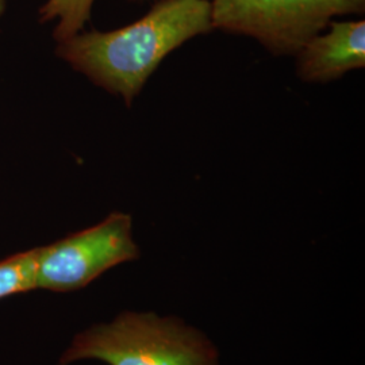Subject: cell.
Segmentation results:
<instances>
[{
  "instance_id": "cell-1",
  "label": "cell",
  "mask_w": 365,
  "mask_h": 365,
  "mask_svg": "<svg viewBox=\"0 0 365 365\" xmlns=\"http://www.w3.org/2000/svg\"><path fill=\"white\" fill-rule=\"evenodd\" d=\"M212 27L210 0H163L129 26L76 34L58 42L56 53L130 106L167 54Z\"/></svg>"
},
{
  "instance_id": "cell-2",
  "label": "cell",
  "mask_w": 365,
  "mask_h": 365,
  "mask_svg": "<svg viewBox=\"0 0 365 365\" xmlns=\"http://www.w3.org/2000/svg\"><path fill=\"white\" fill-rule=\"evenodd\" d=\"M99 360L107 365H220L209 339L182 319L125 312L78 333L57 365Z\"/></svg>"
},
{
  "instance_id": "cell-3",
  "label": "cell",
  "mask_w": 365,
  "mask_h": 365,
  "mask_svg": "<svg viewBox=\"0 0 365 365\" xmlns=\"http://www.w3.org/2000/svg\"><path fill=\"white\" fill-rule=\"evenodd\" d=\"M212 26L295 54L336 15L364 11L365 0H211Z\"/></svg>"
},
{
  "instance_id": "cell-4",
  "label": "cell",
  "mask_w": 365,
  "mask_h": 365,
  "mask_svg": "<svg viewBox=\"0 0 365 365\" xmlns=\"http://www.w3.org/2000/svg\"><path fill=\"white\" fill-rule=\"evenodd\" d=\"M138 257L130 215L111 212L88 229L38 247L37 289L78 291L108 269Z\"/></svg>"
},
{
  "instance_id": "cell-5",
  "label": "cell",
  "mask_w": 365,
  "mask_h": 365,
  "mask_svg": "<svg viewBox=\"0 0 365 365\" xmlns=\"http://www.w3.org/2000/svg\"><path fill=\"white\" fill-rule=\"evenodd\" d=\"M298 54V73L309 83H327L365 66L364 21L330 22V31L315 36Z\"/></svg>"
},
{
  "instance_id": "cell-6",
  "label": "cell",
  "mask_w": 365,
  "mask_h": 365,
  "mask_svg": "<svg viewBox=\"0 0 365 365\" xmlns=\"http://www.w3.org/2000/svg\"><path fill=\"white\" fill-rule=\"evenodd\" d=\"M38 247L0 260V300L37 289Z\"/></svg>"
},
{
  "instance_id": "cell-7",
  "label": "cell",
  "mask_w": 365,
  "mask_h": 365,
  "mask_svg": "<svg viewBox=\"0 0 365 365\" xmlns=\"http://www.w3.org/2000/svg\"><path fill=\"white\" fill-rule=\"evenodd\" d=\"M95 0H48L39 10L41 21L48 22L58 18L54 30L57 42L72 38L87 24L91 16L92 4ZM6 0H0V16L4 13Z\"/></svg>"
}]
</instances>
